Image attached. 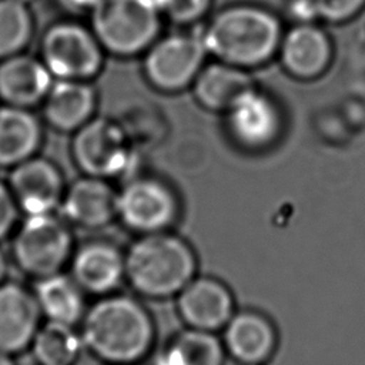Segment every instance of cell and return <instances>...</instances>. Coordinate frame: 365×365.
<instances>
[{
    "instance_id": "8992f818",
    "label": "cell",
    "mask_w": 365,
    "mask_h": 365,
    "mask_svg": "<svg viewBox=\"0 0 365 365\" xmlns=\"http://www.w3.org/2000/svg\"><path fill=\"white\" fill-rule=\"evenodd\" d=\"M161 14L153 0H103L93 10V33L107 51L135 56L158 36Z\"/></svg>"
},
{
    "instance_id": "d4e9b609",
    "label": "cell",
    "mask_w": 365,
    "mask_h": 365,
    "mask_svg": "<svg viewBox=\"0 0 365 365\" xmlns=\"http://www.w3.org/2000/svg\"><path fill=\"white\" fill-rule=\"evenodd\" d=\"M31 19L23 3L0 0V58L17 54L29 41Z\"/></svg>"
},
{
    "instance_id": "52a82bcc",
    "label": "cell",
    "mask_w": 365,
    "mask_h": 365,
    "mask_svg": "<svg viewBox=\"0 0 365 365\" xmlns=\"http://www.w3.org/2000/svg\"><path fill=\"white\" fill-rule=\"evenodd\" d=\"M178 215V195L160 178L135 174L117 192V218L140 235L168 231Z\"/></svg>"
},
{
    "instance_id": "484cf974",
    "label": "cell",
    "mask_w": 365,
    "mask_h": 365,
    "mask_svg": "<svg viewBox=\"0 0 365 365\" xmlns=\"http://www.w3.org/2000/svg\"><path fill=\"white\" fill-rule=\"evenodd\" d=\"M158 13L178 24H190L205 16L212 0H153Z\"/></svg>"
},
{
    "instance_id": "603a6c76",
    "label": "cell",
    "mask_w": 365,
    "mask_h": 365,
    "mask_svg": "<svg viewBox=\"0 0 365 365\" xmlns=\"http://www.w3.org/2000/svg\"><path fill=\"white\" fill-rule=\"evenodd\" d=\"M225 355L214 332L187 328L155 355L153 365H224Z\"/></svg>"
},
{
    "instance_id": "5b68a950",
    "label": "cell",
    "mask_w": 365,
    "mask_h": 365,
    "mask_svg": "<svg viewBox=\"0 0 365 365\" xmlns=\"http://www.w3.org/2000/svg\"><path fill=\"white\" fill-rule=\"evenodd\" d=\"M71 155L84 175L104 180H128L138 165L130 135L117 121L104 117L91 118L74 131Z\"/></svg>"
},
{
    "instance_id": "7402d4cb",
    "label": "cell",
    "mask_w": 365,
    "mask_h": 365,
    "mask_svg": "<svg viewBox=\"0 0 365 365\" xmlns=\"http://www.w3.org/2000/svg\"><path fill=\"white\" fill-rule=\"evenodd\" d=\"M33 292L47 321L76 327L87 311L86 292L71 275L63 271L36 279Z\"/></svg>"
},
{
    "instance_id": "4316f807",
    "label": "cell",
    "mask_w": 365,
    "mask_h": 365,
    "mask_svg": "<svg viewBox=\"0 0 365 365\" xmlns=\"http://www.w3.org/2000/svg\"><path fill=\"white\" fill-rule=\"evenodd\" d=\"M318 16L331 23H339L355 16L365 4V0H315Z\"/></svg>"
},
{
    "instance_id": "277c9868",
    "label": "cell",
    "mask_w": 365,
    "mask_h": 365,
    "mask_svg": "<svg viewBox=\"0 0 365 365\" xmlns=\"http://www.w3.org/2000/svg\"><path fill=\"white\" fill-rule=\"evenodd\" d=\"M74 250L71 225L57 211L26 215L13 231V259L34 279L61 272Z\"/></svg>"
},
{
    "instance_id": "cb8c5ba5",
    "label": "cell",
    "mask_w": 365,
    "mask_h": 365,
    "mask_svg": "<svg viewBox=\"0 0 365 365\" xmlns=\"http://www.w3.org/2000/svg\"><path fill=\"white\" fill-rule=\"evenodd\" d=\"M83 346L81 334L76 331L74 325L46 319L30 349L38 365H74Z\"/></svg>"
},
{
    "instance_id": "7a4b0ae2",
    "label": "cell",
    "mask_w": 365,
    "mask_h": 365,
    "mask_svg": "<svg viewBox=\"0 0 365 365\" xmlns=\"http://www.w3.org/2000/svg\"><path fill=\"white\" fill-rule=\"evenodd\" d=\"M201 36L207 51L218 61L250 68L278 53L282 30L269 10L241 4L217 13Z\"/></svg>"
},
{
    "instance_id": "30bf717a",
    "label": "cell",
    "mask_w": 365,
    "mask_h": 365,
    "mask_svg": "<svg viewBox=\"0 0 365 365\" xmlns=\"http://www.w3.org/2000/svg\"><path fill=\"white\" fill-rule=\"evenodd\" d=\"M225 114L232 140L245 150H265L279 137L281 111L277 103L255 86L240 96Z\"/></svg>"
},
{
    "instance_id": "ac0fdd59",
    "label": "cell",
    "mask_w": 365,
    "mask_h": 365,
    "mask_svg": "<svg viewBox=\"0 0 365 365\" xmlns=\"http://www.w3.org/2000/svg\"><path fill=\"white\" fill-rule=\"evenodd\" d=\"M51 73L44 63L26 56H11L0 64V97L16 107H29L46 98Z\"/></svg>"
},
{
    "instance_id": "2e32d148",
    "label": "cell",
    "mask_w": 365,
    "mask_h": 365,
    "mask_svg": "<svg viewBox=\"0 0 365 365\" xmlns=\"http://www.w3.org/2000/svg\"><path fill=\"white\" fill-rule=\"evenodd\" d=\"M222 331L225 354L241 365L267 364L278 345L274 324L257 311L234 312Z\"/></svg>"
},
{
    "instance_id": "8fae6325",
    "label": "cell",
    "mask_w": 365,
    "mask_h": 365,
    "mask_svg": "<svg viewBox=\"0 0 365 365\" xmlns=\"http://www.w3.org/2000/svg\"><path fill=\"white\" fill-rule=\"evenodd\" d=\"M7 184L20 212L26 215L56 212L66 191L61 170L38 155L10 168Z\"/></svg>"
},
{
    "instance_id": "4fadbf2b",
    "label": "cell",
    "mask_w": 365,
    "mask_h": 365,
    "mask_svg": "<svg viewBox=\"0 0 365 365\" xmlns=\"http://www.w3.org/2000/svg\"><path fill=\"white\" fill-rule=\"evenodd\" d=\"M43 324V314L33 292L23 284H0V351L19 355L30 345Z\"/></svg>"
},
{
    "instance_id": "3957f363",
    "label": "cell",
    "mask_w": 365,
    "mask_h": 365,
    "mask_svg": "<svg viewBox=\"0 0 365 365\" xmlns=\"http://www.w3.org/2000/svg\"><path fill=\"white\" fill-rule=\"evenodd\" d=\"M124 257L125 279L147 298L175 297L197 274L192 247L170 231L140 235Z\"/></svg>"
},
{
    "instance_id": "5bb4252c",
    "label": "cell",
    "mask_w": 365,
    "mask_h": 365,
    "mask_svg": "<svg viewBox=\"0 0 365 365\" xmlns=\"http://www.w3.org/2000/svg\"><path fill=\"white\" fill-rule=\"evenodd\" d=\"M70 271L86 294L104 297L113 294L125 279V257L110 241H87L74 250Z\"/></svg>"
},
{
    "instance_id": "7c38bea8",
    "label": "cell",
    "mask_w": 365,
    "mask_h": 365,
    "mask_svg": "<svg viewBox=\"0 0 365 365\" xmlns=\"http://www.w3.org/2000/svg\"><path fill=\"white\" fill-rule=\"evenodd\" d=\"M177 309L188 328L215 332L235 312L230 288L212 277H194L177 295Z\"/></svg>"
},
{
    "instance_id": "44dd1931",
    "label": "cell",
    "mask_w": 365,
    "mask_h": 365,
    "mask_svg": "<svg viewBox=\"0 0 365 365\" xmlns=\"http://www.w3.org/2000/svg\"><path fill=\"white\" fill-rule=\"evenodd\" d=\"M41 127L23 107H0V168H13L37 155Z\"/></svg>"
},
{
    "instance_id": "6da1fadb",
    "label": "cell",
    "mask_w": 365,
    "mask_h": 365,
    "mask_svg": "<svg viewBox=\"0 0 365 365\" xmlns=\"http://www.w3.org/2000/svg\"><path fill=\"white\" fill-rule=\"evenodd\" d=\"M80 334L84 346L103 362L134 365L150 354L155 327L138 299L113 292L87 308Z\"/></svg>"
},
{
    "instance_id": "d6986e66",
    "label": "cell",
    "mask_w": 365,
    "mask_h": 365,
    "mask_svg": "<svg viewBox=\"0 0 365 365\" xmlns=\"http://www.w3.org/2000/svg\"><path fill=\"white\" fill-rule=\"evenodd\" d=\"M96 93L84 80L60 78L46 96L44 117L58 131L74 133L93 118Z\"/></svg>"
},
{
    "instance_id": "9a60e30c",
    "label": "cell",
    "mask_w": 365,
    "mask_h": 365,
    "mask_svg": "<svg viewBox=\"0 0 365 365\" xmlns=\"http://www.w3.org/2000/svg\"><path fill=\"white\" fill-rule=\"evenodd\" d=\"M58 212L70 225L86 230L107 227L117 218V191L108 180L83 175L66 187Z\"/></svg>"
},
{
    "instance_id": "83f0119b",
    "label": "cell",
    "mask_w": 365,
    "mask_h": 365,
    "mask_svg": "<svg viewBox=\"0 0 365 365\" xmlns=\"http://www.w3.org/2000/svg\"><path fill=\"white\" fill-rule=\"evenodd\" d=\"M19 214L20 210L9 184L0 180V241L13 234L17 227Z\"/></svg>"
},
{
    "instance_id": "f1b7e54d",
    "label": "cell",
    "mask_w": 365,
    "mask_h": 365,
    "mask_svg": "<svg viewBox=\"0 0 365 365\" xmlns=\"http://www.w3.org/2000/svg\"><path fill=\"white\" fill-rule=\"evenodd\" d=\"M288 13L299 23H312L319 19L315 0H289Z\"/></svg>"
},
{
    "instance_id": "d6a6232c",
    "label": "cell",
    "mask_w": 365,
    "mask_h": 365,
    "mask_svg": "<svg viewBox=\"0 0 365 365\" xmlns=\"http://www.w3.org/2000/svg\"><path fill=\"white\" fill-rule=\"evenodd\" d=\"M16 1H19V3H23V4H26L27 1H30V0H16Z\"/></svg>"
},
{
    "instance_id": "4dcf8cb0",
    "label": "cell",
    "mask_w": 365,
    "mask_h": 365,
    "mask_svg": "<svg viewBox=\"0 0 365 365\" xmlns=\"http://www.w3.org/2000/svg\"><path fill=\"white\" fill-rule=\"evenodd\" d=\"M7 272H9V259L6 254L0 250V284L7 279Z\"/></svg>"
},
{
    "instance_id": "e0dca14e",
    "label": "cell",
    "mask_w": 365,
    "mask_h": 365,
    "mask_svg": "<svg viewBox=\"0 0 365 365\" xmlns=\"http://www.w3.org/2000/svg\"><path fill=\"white\" fill-rule=\"evenodd\" d=\"M278 56L288 74L299 80H312L329 66L332 46L321 27L314 23H298L282 34Z\"/></svg>"
},
{
    "instance_id": "ba28073f",
    "label": "cell",
    "mask_w": 365,
    "mask_h": 365,
    "mask_svg": "<svg viewBox=\"0 0 365 365\" xmlns=\"http://www.w3.org/2000/svg\"><path fill=\"white\" fill-rule=\"evenodd\" d=\"M208 54L201 33H175L155 40L144 57V74L160 91L192 86Z\"/></svg>"
},
{
    "instance_id": "9c48e42d",
    "label": "cell",
    "mask_w": 365,
    "mask_h": 365,
    "mask_svg": "<svg viewBox=\"0 0 365 365\" xmlns=\"http://www.w3.org/2000/svg\"><path fill=\"white\" fill-rule=\"evenodd\" d=\"M43 60L53 76L87 80L103 66V47L94 33L73 23L53 26L43 38Z\"/></svg>"
},
{
    "instance_id": "ffe728a7",
    "label": "cell",
    "mask_w": 365,
    "mask_h": 365,
    "mask_svg": "<svg viewBox=\"0 0 365 365\" xmlns=\"http://www.w3.org/2000/svg\"><path fill=\"white\" fill-rule=\"evenodd\" d=\"M254 87L245 68L222 61L202 67L192 83L197 101L211 111H227L235 100Z\"/></svg>"
},
{
    "instance_id": "f546056e",
    "label": "cell",
    "mask_w": 365,
    "mask_h": 365,
    "mask_svg": "<svg viewBox=\"0 0 365 365\" xmlns=\"http://www.w3.org/2000/svg\"><path fill=\"white\" fill-rule=\"evenodd\" d=\"M103 0H60L63 6H66L68 10H94Z\"/></svg>"
},
{
    "instance_id": "1f68e13d",
    "label": "cell",
    "mask_w": 365,
    "mask_h": 365,
    "mask_svg": "<svg viewBox=\"0 0 365 365\" xmlns=\"http://www.w3.org/2000/svg\"><path fill=\"white\" fill-rule=\"evenodd\" d=\"M0 365H17V364H16L13 355L0 351Z\"/></svg>"
}]
</instances>
